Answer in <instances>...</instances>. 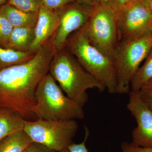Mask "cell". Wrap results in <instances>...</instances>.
<instances>
[{"label":"cell","instance_id":"1","mask_svg":"<svg viewBox=\"0 0 152 152\" xmlns=\"http://www.w3.org/2000/svg\"><path fill=\"white\" fill-rule=\"evenodd\" d=\"M56 52L53 36L26 62L0 70V108L12 111L25 120L36 117L32 112L39 84L48 73Z\"/></svg>","mask_w":152,"mask_h":152},{"label":"cell","instance_id":"17","mask_svg":"<svg viewBox=\"0 0 152 152\" xmlns=\"http://www.w3.org/2000/svg\"><path fill=\"white\" fill-rule=\"evenodd\" d=\"M152 79V48L131 81L130 91L137 93L144 84Z\"/></svg>","mask_w":152,"mask_h":152},{"label":"cell","instance_id":"21","mask_svg":"<svg viewBox=\"0 0 152 152\" xmlns=\"http://www.w3.org/2000/svg\"><path fill=\"white\" fill-rule=\"evenodd\" d=\"M94 7H102L110 10L118 21L121 14V9L117 0H94Z\"/></svg>","mask_w":152,"mask_h":152},{"label":"cell","instance_id":"31","mask_svg":"<svg viewBox=\"0 0 152 152\" xmlns=\"http://www.w3.org/2000/svg\"><path fill=\"white\" fill-rule=\"evenodd\" d=\"M145 1L147 2V3H149V2L151 0H144Z\"/></svg>","mask_w":152,"mask_h":152},{"label":"cell","instance_id":"30","mask_svg":"<svg viewBox=\"0 0 152 152\" xmlns=\"http://www.w3.org/2000/svg\"><path fill=\"white\" fill-rule=\"evenodd\" d=\"M55 152H69L68 151V149H67L62 150V151H57Z\"/></svg>","mask_w":152,"mask_h":152},{"label":"cell","instance_id":"25","mask_svg":"<svg viewBox=\"0 0 152 152\" xmlns=\"http://www.w3.org/2000/svg\"><path fill=\"white\" fill-rule=\"evenodd\" d=\"M48 147L38 143L33 142L23 152H55Z\"/></svg>","mask_w":152,"mask_h":152},{"label":"cell","instance_id":"9","mask_svg":"<svg viewBox=\"0 0 152 152\" xmlns=\"http://www.w3.org/2000/svg\"><path fill=\"white\" fill-rule=\"evenodd\" d=\"M94 8L75 2L57 10L59 24L53 36L54 46L56 53L65 48L67 41L71 34L84 26Z\"/></svg>","mask_w":152,"mask_h":152},{"label":"cell","instance_id":"13","mask_svg":"<svg viewBox=\"0 0 152 152\" xmlns=\"http://www.w3.org/2000/svg\"><path fill=\"white\" fill-rule=\"evenodd\" d=\"M26 120L9 109L0 110V141L7 136L23 130Z\"/></svg>","mask_w":152,"mask_h":152},{"label":"cell","instance_id":"5","mask_svg":"<svg viewBox=\"0 0 152 152\" xmlns=\"http://www.w3.org/2000/svg\"><path fill=\"white\" fill-rule=\"evenodd\" d=\"M152 48V34L134 40L119 42L113 59L117 94H129L133 77Z\"/></svg>","mask_w":152,"mask_h":152},{"label":"cell","instance_id":"20","mask_svg":"<svg viewBox=\"0 0 152 152\" xmlns=\"http://www.w3.org/2000/svg\"><path fill=\"white\" fill-rule=\"evenodd\" d=\"M137 93L142 101L152 111V79L144 84Z\"/></svg>","mask_w":152,"mask_h":152},{"label":"cell","instance_id":"23","mask_svg":"<svg viewBox=\"0 0 152 152\" xmlns=\"http://www.w3.org/2000/svg\"><path fill=\"white\" fill-rule=\"evenodd\" d=\"M43 5L50 10H57L67 5L75 2L76 0H42Z\"/></svg>","mask_w":152,"mask_h":152},{"label":"cell","instance_id":"10","mask_svg":"<svg viewBox=\"0 0 152 152\" xmlns=\"http://www.w3.org/2000/svg\"><path fill=\"white\" fill-rule=\"evenodd\" d=\"M129 95L127 108L137 124L132 131V142L139 146L152 147V111L137 93L130 91Z\"/></svg>","mask_w":152,"mask_h":152},{"label":"cell","instance_id":"3","mask_svg":"<svg viewBox=\"0 0 152 152\" xmlns=\"http://www.w3.org/2000/svg\"><path fill=\"white\" fill-rule=\"evenodd\" d=\"M35 98L32 112L38 119L69 121L84 118L83 107L67 96L49 73L38 85Z\"/></svg>","mask_w":152,"mask_h":152},{"label":"cell","instance_id":"24","mask_svg":"<svg viewBox=\"0 0 152 152\" xmlns=\"http://www.w3.org/2000/svg\"><path fill=\"white\" fill-rule=\"evenodd\" d=\"M121 152H152V147H143L137 145L132 142H124L121 145Z\"/></svg>","mask_w":152,"mask_h":152},{"label":"cell","instance_id":"15","mask_svg":"<svg viewBox=\"0 0 152 152\" xmlns=\"http://www.w3.org/2000/svg\"><path fill=\"white\" fill-rule=\"evenodd\" d=\"M33 142L23 130L19 131L0 141V152H23Z\"/></svg>","mask_w":152,"mask_h":152},{"label":"cell","instance_id":"27","mask_svg":"<svg viewBox=\"0 0 152 152\" xmlns=\"http://www.w3.org/2000/svg\"><path fill=\"white\" fill-rule=\"evenodd\" d=\"M130 0H117L118 2V4L120 8L121 9V11L123 7L126 4H127L129 1Z\"/></svg>","mask_w":152,"mask_h":152},{"label":"cell","instance_id":"12","mask_svg":"<svg viewBox=\"0 0 152 152\" xmlns=\"http://www.w3.org/2000/svg\"><path fill=\"white\" fill-rule=\"evenodd\" d=\"M0 12L14 28H34L37 24L38 14L24 12L7 3L0 8Z\"/></svg>","mask_w":152,"mask_h":152},{"label":"cell","instance_id":"22","mask_svg":"<svg viewBox=\"0 0 152 152\" xmlns=\"http://www.w3.org/2000/svg\"><path fill=\"white\" fill-rule=\"evenodd\" d=\"M84 138L82 142L79 144L73 142L68 148L69 152H89L86 146V142L90 135V131L88 127L85 126Z\"/></svg>","mask_w":152,"mask_h":152},{"label":"cell","instance_id":"11","mask_svg":"<svg viewBox=\"0 0 152 152\" xmlns=\"http://www.w3.org/2000/svg\"><path fill=\"white\" fill-rule=\"evenodd\" d=\"M58 10H50L42 5L38 14L34 28V37L29 51L35 53L54 35L59 24Z\"/></svg>","mask_w":152,"mask_h":152},{"label":"cell","instance_id":"19","mask_svg":"<svg viewBox=\"0 0 152 152\" xmlns=\"http://www.w3.org/2000/svg\"><path fill=\"white\" fill-rule=\"evenodd\" d=\"M14 27L0 12V46L6 48Z\"/></svg>","mask_w":152,"mask_h":152},{"label":"cell","instance_id":"29","mask_svg":"<svg viewBox=\"0 0 152 152\" xmlns=\"http://www.w3.org/2000/svg\"><path fill=\"white\" fill-rule=\"evenodd\" d=\"M148 4L150 10H151V12L152 14V0H151V1L149 2Z\"/></svg>","mask_w":152,"mask_h":152},{"label":"cell","instance_id":"32","mask_svg":"<svg viewBox=\"0 0 152 152\" xmlns=\"http://www.w3.org/2000/svg\"><path fill=\"white\" fill-rule=\"evenodd\" d=\"M1 108H0V110H1Z\"/></svg>","mask_w":152,"mask_h":152},{"label":"cell","instance_id":"4","mask_svg":"<svg viewBox=\"0 0 152 152\" xmlns=\"http://www.w3.org/2000/svg\"><path fill=\"white\" fill-rule=\"evenodd\" d=\"M65 48L110 94H117L113 61L90 43L80 29L68 38Z\"/></svg>","mask_w":152,"mask_h":152},{"label":"cell","instance_id":"2","mask_svg":"<svg viewBox=\"0 0 152 152\" xmlns=\"http://www.w3.org/2000/svg\"><path fill=\"white\" fill-rule=\"evenodd\" d=\"M49 73L67 96L83 107L88 100V90L96 89L100 92L106 90L66 48L55 55Z\"/></svg>","mask_w":152,"mask_h":152},{"label":"cell","instance_id":"16","mask_svg":"<svg viewBox=\"0 0 152 152\" xmlns=\"http://www.w3.org/2000/svg\"><path fill=\"white\" fill-rule=\"evenodd\" d=\"M35 53L16 50L0 46V70L26 62L31 59Z\"/></svg>","mask_w":152,"mask_h":152},{"label":"cell","instance_id":"8","mask_svg":"<svg viewBox=\"0 0 152 152\" xmlns=\"http://www.w3.org/2000/svg\"><path fill=\"white\" fill-rule=\"evenodd\" d=\"M119 42L134 40L152 34V14L144 0H130L118 20Z\"/></svg>","mask_w":152,"mask_h":152},{"label":"cell","instance_id":"18","mask_svg":"<svg viewBox=\"0 0 152 152\" xmlns=\"http://www.w3.org/2000/svg\"><path fill=\"white\" fill-rule=\"evenodd\" d=\"M7 4L26 12L38 14L43 5L42 0H7Z\"/></svg>","mask_w":152,"mask_h":152},{"label":"cell","instance_id":"26","mask_svg":"<svg viewBox=\"0 0 152 152\" xmlns=\"http://www.w3.org/2000/svg\"><path fill=\"white\" fill-rule=\"evenodd\" d=\"M76 2L82 5L94 7V0H76Z\"/></svg>","mask_w":152,"mask_h":152},{"label":"cell","instance_id":"28","mask_svg":"<svg viewBox=\"0 0 152 152\" xmlns=\"http://www.w3.org/2000/svg\"><path fill=\"white\" fill-rule=\"evenodd\" d=\"M7 2V0H0V8Z\"/></svg>","mask_w":152,"mask_h":152},{"label":"cell","instance_id":"14","mask_svg":"<svg viewBox=\"0 0 152 152\" xmlns=\"http://www.w3.org/2000/svg\"><path fill=\"white\" fill-rule=\"evenodd\" d=\"M34 37V28H14L5 48L29 51Z\"/></svg>","mask_w":152,"mask_h":152},{"label":"cell","instance_id":"7","mask_svg":"<svg viewBox=\"0 0 152 152\" xmlns=\"http://www.w3.org/2000/svg\"><path fill=\"white\" fill-rule=\"evenodd\" d=\"M81 30L90 43L113 61L119 43L118 21L110 10L94 7Z\"/></svg>","mask_w":152,"mask_h":152},{"label":"cell","instance_id":"6","mask_svg":"<svg viewBox=\"0 0 152 152\" xmlns=\"http://www.w3.org/2000/svg\"><path fill=\"white\" fill-rule=\"evenodd\" d=\"M76 120L54 121L37 119L25 122L23 130L33 142L55 151L67 149L78 129Z\"/></svg>","mask_w":152,"mask_h":152}]
</instances>
